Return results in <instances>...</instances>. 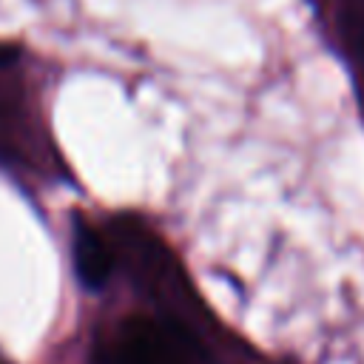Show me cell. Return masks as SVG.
<instances>
[{
    "label": "cell",
    "mask_w": 364,
    "mask_h": 364,
    "mask_svg": "<svg viewBox=\"0 0 364 364\" xmlns=\"http://www.w3.org/2000/svg\"><path fill=\"white\" fill-rule=\"evenodd\" d=\"M353 43H355V48H358V54L364 60V20H355L353 23Z\"/></svg>",
    "instance_id": "3"
},
{
    "label": "cell",
    "mask_w": 364,
    "mask_h": 364,
    "mask_svg": "<svg viewBox=\"0 0 364 364\" xmlns=\"http://www.w3.org/2000/svg\"><path fill=\"white\" fill-rule=\"evenodd\" d=\"M0 364H3V361H0Z\"/></svg>",
    "instance_id": "4"
},
{
    "label": "cell",
    "mask_w": 364,
    "mask_h": 364,
    "mask_svg": "<svg viewBox=\"0 0 364 364\" xmlns=\"http://www.w3.org/2000/svg\"><path fill=\"white\" fill-rule=\"evenodd\" d=\"M196 338L176 321L134 316L122 321L117 338L102 350L100 364H202Z\"/></svg>",
    "instance_id": "1"
},
{
    "label": "cell",
    "mask_w": 364,
    "mask_h": 364,
    "mask_svg": "<svg viewBox=\"0 0 364 364\" xmlns=\"http://www.w3.org/2000/svg\"><path fill=\"white\" fill-rule=\"evenodd\" d=\"M71 253H74V270L77 279L88 290H102L114 273V256L105 245V239L85 222H74V236H71Z\"/></svg>",
    "instance_id": "2"
}]
</instances>
